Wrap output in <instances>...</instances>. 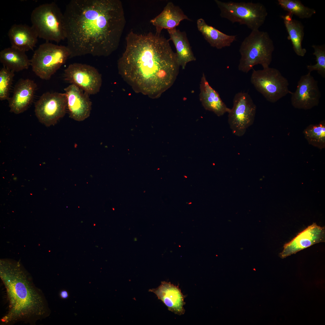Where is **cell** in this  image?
<instances>
[{
	"label": "cell",
	"instance_id": "cell-20",
	"mask_svg": "<svg viewBox=\"0 0 325 325\" xmlns=\"http://www.w3.org/2000/svg\"><path fill=\"white\" fill-rule=\"evenodd\" d=\"M198 30L210 46L220 49L230 46L237 40L236 35H228L208 25L203 18L197 21Z\"/></svg>",
	"mask_w": 325,
	"mask_h": 325
},
{
	"label": "cell",
	"instance_id": "cell-18",
	"mask_svg": "<svg viewBox=\"0 0 325 325\" xmlns=\"http://www.w3.org/2000/svg\"><path fill=\"white\" fill-rule=\"evenodd\" d=\"M184 20H190L182 10L171 2H169L162 12L150 20L155 26L156 33L161 34L163 29L176 28L180 22Z\"/></svg>",
	"mask_w": 325,
	"mask_h": 325
},
{
	"label": "cell",
	"instance_id": "cell-2",
	"mask_svg": "<svg viewBox=\"0 0 325 325\" xmlns=\"http://www.w3.org/2000/svg\"><path fill=\"white\" fill-rule=\"evenodd\" d=\"M161 34L130 31L125 38V50L118 62L120 73H135L149 92L159 97L174 83L180 66L176 53Z\"/></svg>",
	"mask_w": 325,
	"mask_h": 325
},
{
	"label": "cell",
	"instance_id": "cell-28",
	"mask_svg": "<svg viewBox=\"0 0 325 325\" xmlns=\"http://www.w3.org/2000/svg\"><path fill=\"white\" fill-rule=\"evenodd\" d=\"M60 296L62 298L66 299L68 297V294L67 291L63 290L60 292Z\"/></svg>",
	"mask_w": 325,
	"mask_h": 325
},
{
	"label": "cell",
	"instance_id": "cell-21",
	"mask_svg": "<svg viewBox=\"0 0 325 325\" xmlns=\"http://www.w3.org/2000/svg\"><path fill=\"white\" fill-rule=\"evenodd\" d=\"M167 31L170 40L172 41L176 48L178 64L184 69L188 63L196 60L186 34L176 28L167 30Z\"/></svg>",
	"mask_w": 325,
	"mask_h": 325
},
{
	"label": "cell",
	"instance_id": "cell-6",
	"mask_svg": "<svg viewBox=\"0 0 325 325\" xmlns=\"http://www.w3.org/2000/svg\"><path fill=\"white\" fill-rule=\"evenodd\" d=\"M214 1L220 10L222 18L232 23L245 25L252 31L259 29L268 14L265 6L260 3Z\"/></svg>",
	"mask_w": 325,
	"mask_h": 325
},
{
	"label": "cell",
	"instance_id": "cell-14",
	"mask_svg": "<svg viewBox=\"0 0 325 325\" xmlns=\"http://www.w3.org/2000/svg\"><path fill=\"white\" fill-rule=\"evenodd\" d=\"M64 90L67 97L70 117L79 122L88 117L92 106L89 94L73 84L68 85Z\"/></svg>",
	"mask_w": 325,
	"mask_h": 325
},
{
	"label": "cell",
	"instance_id": "cell-23",
	"mask_svg": "<svg viewBox=\"0 0 325 325\" xmlns=\"http://www.w3.org/2000/svg\"><path fill=\"white\" fill-rule=\"evenodd\" d=\"M293 15L288 13L281 17L288 34L287 39L291 41L295 52L299 56L304 57L307 52L306 49L302 46L304 26L300 21L293 19Z\"/></svg>",
	"mask_w": 325,
	"mask_h": 325
},
{
	"label": "cell",
	"instance_id": "cell-10",
	"mask_svg": "<svg viewBox=\"0 0 325 325\" xmlns=\"http://www.w3.org/2000/svg\"><path fill=\"white\" fill-rule=\"evenodd\" d=\"M36 115L39 121L47 127L54 125L64 116L67 107L65 93L46 92L35 105Z\"/></svg>",
	"mask_w": 325,
	"mask_h": 325
},
{
	"label": "cell",
	"instance_id": "cell-7",
	"mask_svg": "<svg viewBox=\"0 0 325 325\" xmlns=\"http://www.w3.org/2000/svg\"><path fill=\"white\" fill-rule=\"evenodd\" d=\"M70 57L67 46L46 42L35 51L31 60L34 73L41 79H49Z\"/></svg>",
	"mask_w": 325,
	"mask_h": 325
},
{
	"label": "cell",
	"instance_id": "cell-22",
	"mask_svg": "<svg viewBox=\"0 0 325 325\" xmlns=\"http://www.w3.org/2000/svg\"><path fill=\"white\" fill-rule=\"evenodd\" d=\"M25 52L11 46L0 52V61L4 67L14 72L28 69L31 66Z\"/></svg>",
	"mask_w": 325,
	"mask_h": 325
},
{
	"label": "cell",
	"instance_id": "cell-29",
	"mask_svg": "<svg viewBox=\"0 0 325 325\" xmlns=\"http://www.w3.org/2000/svg\"><path fill=\"white\" fill-rule=\"evenodd\" d=\"M13 179L14 180L16 181L17 179V178L16 177H14Z\"/></svg>",
	"mask_w": 325,
	"mask_h": 325
},
{
	"label": "cell",
	"instance_id": "cell-4",
	"mask_svg": "<svg viewBox=\"0 0 325 325\" xmlns=\"http://www.w3.org/2000/svg\"><path fill=\"white\" fill-rule=\"evenodd\" d=\"M274 49L273 42L267 32L259 29L252 30L240 45L239 70L247 73L258 64L261 65L263 68L269 67Z\"/></svg>",
	"mask_w": 325,
	"mask_h": 325
},
{
	"label": "cell",
	"instance_id": "cell-3",
	"mask_svg": "<svg viewBox=\"0 0 325 325\" xmlns=\"http://www.w3.org/2000/svg\"><path fill=\"white\" fill-rule=\"evenodd\" d=\"M0 278L6 289L9 310L1 319L5 325L19 322L35 324L51 313L42 292L18 264L1 262Z\"/></svg>",
	"mask_w": 325,
	"mask_h": 325
},
{
	"label": "cell",
	"instance_id": "cell-1",
	"mask_svg": "<svg viewBox=\"0 0 325 325\" xmlns=\"http://www.w3.org/2000/svg\"><path fill=\"white\" fill-rule=\"evenodd\" d=\"M63 14L70 57H107L118 48L126 20L119 0H72Z\"/></svg>",
	"mask_w": 325,
	"mask_h": 325
},
{
	"label": "cell",
	"instance_id": "cell-13",
	"mask_svg": "<svg viewBox=\"0 0 325 325\" xmlns=\"http://www.w3.org/2000/svg\"><path fill=\"white\" fill-rule=\"evenodd\" d=\"M325 239V228L313 223L285 244L279 255L284 258L314 244L324 242Z\"/></svg>",
	"mask_w": 325,
	"mask_h": 325
},
{
	"label": "cell",
	"instance_id": "cell-19",
	"mask_svg": "<svg viewBox=\"0 0 325 325\" xmlns=\"http://www.w3.org/2000/svg\"><path fill=\"white\" fill-rule=\"evenodd\" d=\"M200 100L206 110L213 112L220 116L228 113V108L221 99L218 93L212 88L203 73L200 84Z\"/></svg>",
	"mask_w": 325,
	"mask_h": 325
},
{
	"label": "cell",
	"instance_id": "cell-25",
	"mask_svg": "<svg viewBox=\"0 0 325 325\" xmlns=\"http://www.w3.org/2000/svg\"><path fill=\"white\" fill-rule=\"evenodd\" d=\"M278 3L285 11L300 19L309 18L316 13L314 9L305 6L299 0H278Z\"/></svg>",
	"mask_w": 325,
	"mask_h": 325
},
{
	"label": "cell",
	"instance_id": "cell-5",
	"mask_svg": "<svg viewBox=\"0 0 325 325\" xmlns=\"http://www.w3.org/2000/svg\"><path fill=\"white\" fill-rule=\"evenodd\" d=\"M30 20L38 37L57 43L66 39L63 14L55 3L36 7L31 13Z\"/></svg>",
	"mask_w": 325,
	"mask_h": 325
},
{
	"label": "cell",
	"instance_id": "cell-9",
	"mask_svg": "<svg viewBox=\"0 0 325 325\" xmlns=\"http://www.w3.org/2000/svg\"><path fill=\"white\" fill-rule=\"evenodd\" d=\"M256 106L249 95L240 92L236 93L233 107L228 113V123L233 133L241 137L254 123Z\"/></svg>",
	"mask_w": 325,
	"mask_h": 325
},
{
	"label": "cell",
	"instance_id": "cell-12",
	"mask_svg": "<svg viewBox=\"0 0 325 325\" xmlns=\"http://www.w3.org/2000/svg\"><path fill=\"white\" fill-rule=\"evenodd\" d=\"M291 94L292 106L305 110L318 106L321 96L318 82L309 72L301 77L296 91Z\"/></svg>",
	"mask_w": 325,
	"mask_h": 325
},
{
	"label": "cell",
	"instance_id": "cell-11",
	"mask_svg": "<svg viewBox=\"0 0 325 325\" xmlns=\"http://www.w3.org/2000/svg\"><path fill=\"white\" fill-rule=\"evenodd\" d=\"M64 80L74 84L89 94L99 91L102 85L101 74L94 67L85 64L74 63L64 70Z\"/></svg>",
	"mask_w": 325,
	"mask_h": 325
},
{
	"label": "cell",
	"instance_id": "cell-27",
	"mask_svg": "<svg viewBox=\"0 0 325 325\" xmlns=\"http://www.w3.org/2000/svg\"><path fill=\"white\" fill-rule=\"evenodd\" d=\"M14 72L4 67L0 70V100H8Z\"/></svg>",
	"mask_w": 325,
	"mask_h": 325
},
{
	"label": "cell",
	"instance_id": "cell-16",
	"mask_svg": "<svg viewBox=\"0 0 325 325\" xmlns=\"http://www.w3.org/2000/svg\"><path fill=\"white\" fill-rule=\"evenodd\" d=\"M150 291L154 293L169 311L178 315L184 313V306L185 304L184 302L185 296L182 293L178 286L163 281L158 287Z\"/></svg>",
	"mask_w": 325,
	"mask_h": 325
},
{
	"label": "cell",
	"instance_id": "cell-8",
	"mask_svg": "<svg viewBox=\"0 0 325 325\" xmlns=\"http://www.w3.org/2000/svg\"><path fill=\"white\" fill-rule=\"evenodd\" d=\"M250 79L255 89L271 103H275L292 92L289 90L287 79L275 68L253 69Z\"/></svg>",
	"mask_w": 325,
	"mask_h": 325
},
{
	"label": "cell",
	"instance_id": "cell-26",
	"mask_svg": "<svg viewBox=\"0 0 325 325\" xmlns=\"http://www.w3.org/2000/svg\"><path fill=\"white\" fill-rule=\"evenodd\" d=\"M312 47L314 50L313 54L316 57V63L314 65H308L307 68L308 72L317 71L323 78L325 77V46L324 45H314Z\"/></svg>",
	"mask_w": 325,
	"mask_h": 325
},
{
	"label": "cell",
	"instance_id": "cell-17",
	"mask_svg": "<svg viewBox=\"0 0 325 325\" xmlns=\"http://www.w3.org/2000/svg\"><path fill=\"white\" fill-rule=\"evenodd\" d=\"M8 36L11 46L25 52L33 50L38 37L32 26L23 24L12 25L8 31Z\"/></svg>",
	"mask_w": 325,
	"mask_h": 325
},
{
	"label": "cell",
	"instance_id": "cell-24",
	"mask_svg": "<svg viewBox=\"0 0 325 325\" xmlns=\"http://www.w3.org/2000/svg\"><path fill=\"white\" fill-rule=\"evenodd\" d=\"M305 138L308 144L320 149L325 148V121L310 124L303 131Z\"/></svg>",
	"mask_w": 325,
	"mask_h": 325
},
{
	"label": "cell",
	"instance_id": "cell-15",
	"mask_svg": "<svg viewBox=\"0 0 325 325\" xmlns=\"http://www.w3.org/2000/svg\"><path fill=\"white\" fill-rule=\"evenodd\" d=\"M37 87L30 79H21L15 85L12 96L8 99L10 111L16 114L23 112L32 102Z\"/></svg>",
	"mask_w": 325,
	"mask_h": 325
}]
</instances>
